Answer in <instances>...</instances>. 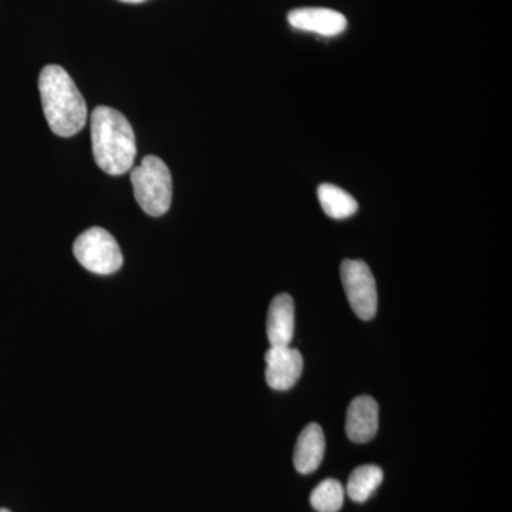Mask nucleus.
I'll return each mask as SVG.
<instances>
[{
  "instance_id": "nucleus-1",
  "label": "nucleus",
  "mask_w": 512,
  "mask_h": 512,
  "mask_svg": "<svg viewBox=\"0 0 512 512\" xmlns=\"http://www.w3.org/2000/svg\"><path fill=\"white\" fill-rule=\"evenodd\" d=\"M39 90L43 111L53 133L60 137H72L86 126V101L63 67L57 64L43 67Z\"/></svg>"
},
{
  "instance_id": "nucleus-2",
  "label": "nucleus",
  "mask_w": 512,
  "mask_h": 512,
  "mask_svg": "<svg viewBox=\"0 0 512 512\" xmlns=\"http://www.w3.org/2000/svg\"><path fill=\"white\" fill-rule=\"evenodd\" d=\"M93 156L110 175L126 174L137 156L136 134L120 111L99 106L92 114Z\"/></svg>"
},
{
  "instance_id": "nucleus-3",
  "label": "nucleus",
  "mask_w": 512,
  "mask_h": 512,
  "mask_svg": "<svg viewBox=\"0 0 512 512\" xmlns=\"http://www.w3.org/2000/svg\"><path fill=\"white\" fill-rule=\"evenodd\" d=\"M134 197L146 214L161 217L170 210L173 200V178L167 164L156 156L143 158L131 171Z\"/></svg>"
},
{
  "instance_id": "nucleus-4",
  "label": "nucleus",
  "mask_w": 512,
  "mask_h": 512,
  "mask_svg": "<svg viewBox=\"0 0 512 512\" xmlns=\"http://www.w3.org/2000/svg\"><path fill=\"white\" fill-rule=\"evenodd\" d=\"M74 256L83 268L97 275H111L123 265V254L109 231L93 227L77 237L73 245Z\"/></svg>"
},
{
  "instance_id": "nucleus-5",
  "label": "nucleus",
  "mask_w": 512,
  "mask_h": 512,
  "mask_svg": "<svg viewBox=\"0 0 512 512\" xmlns=\"http://www.w3.org/2000/svg\"><path fill=\"white\" fill-rule=\"evenodd\" d=\"M343 288L353 312L360 319L375 318L377 311V288L375 276L366 262L360 259H345L340 266Z\"/></svg>"
},
{
  "instance_id": "nucleus-6",
  "label": "nucleus",
  "mask_w": 512,
  "mask_h": 512,
  "mask_svg": "<svg viewBox=\"0 0 512 512\" xmlns=\"http://www.w3.org/2000/svg\"><path fill=\"white\" fill-rule=\"evenodd\" d=\"M266 383L279 392L292 389L303 370V357L291 346H271L265 355Z\"/></svg>"
},
{
  "instance_id": "nucleus-7",
  "label": "nucleus",
  "mask_w": 512,
  "mask_h": 512,
  "mask_svg": "<svg viewBox=\"0 0 512 512\" xmlns=\"http://www.w3.org/2000/svg\"><path fill=\"white\" fill-rule=\"evenodd\" d=\"M288 20L292 28L326 37L338 36L348 28V19L342 13L326 8L295 9Z\"/></svg>"
},
{
  "instance_id": "nucleus-8",
  "label": "nucleus",
  "mask_w": 512,
  "mask_h": 512,
  "mask_svg": "<svg viewBox=\"0 0 512 512\" xmlns=\"http://www.w3.org/2000/svg\"><path fill=\"white\" fill-rule=\"evenodd\" d=\"M379 430V406L370 396L356 397L346 414V434L353 443H369Z\"/></svg>"
},
{
  "instance_id": "nucleus-9",
  "label": "nucleus",
  "mask_w": 512,
  "mask_h": 512,
  "mask_svg": "<svg viewBox=\"0 0 512 512\" xmlns=\"http://www.w3.org/2000/svg\"><path fill=\"white\" fill-rule=\"evenodd\" d=\"M295 330V303L291 295L281 293L271 302L266 320V333H268L271 346H291Z\"/></svg>"
},
{
  "instance_id": "nucleus-10",
  "label": "nucleus",
  "mask_w": 512,
  "mask_h": 512,
  "mask_svg": "<svg viewBox=\"0 0 512 512\" xmlns=\"http://www.w3.org/2000/svg\"><path fill=\"white\" fill-rule=\"evenodd\" d=\"M325 433L319 424H308L299 434L296 441L293 464L296 471L301 474H312L318 470L325 457Z\"/></svg>"
},
{
  "instance_id": "nucleus-11",
  "label": "nucleus",
  "mask_w": 512,
  "mask_h": 512,
  "mask_svg": "<svg viewBox=\"0 0 512 512\" xmlns=\"http://www.w3.org/2000/svg\"><path fill=\"white\" fill-rule=\"evenodd\" d=\"M318 198L322 210L330 218L345 220L359 210V204L349 192L333 184H322L318 188Z\"/></svg>"
},
{
  "instance_id": "nucleus-12",
  "label": "nucleus",
  "mask_w": 512,
  "mask_h": 512,
  "mask_svg": "<svg viewBox=\"0 0 512 512\" xmlns=\"http://www.w3.org/2000/svg\"><path fill=\"white\" fill-rule=\"evenodd\" d=\"M383 483L382 468L377 466L357 467L349 478L348 495L355 503H366Z\"/></svg>"
},
{
  "instance_id": "nucleus-13",
  "label": "nucleus",
  "mask_w": 512,
  "mask_h": 512,
  "mask_svg": "<svg viewBox=\"0 0 512 512\" xmlns=\"http://www.w3.org/2000/svg\"><path fill=\"white\" fill-rule=\"evenodd\" d=\"M345 501V490L339 481L329 480L322 481L312 491L311 504L318 512H339Z\"/></svg>"
},
{
  "instance_id": "nucleus-14",
  "label": "nucleus",
  "mask_w": 512,
  "mask_h": 512,
  "mask_svg": "<svg viewBox=\"0 0 512 512\" xmlns=\"http://www.w3.org/2000/svg\"><path fill=\"white\" fill-rule=\"evenodd\" d=\"M120 2H124V3H143V2H146V0H120Z\"/></svg>"
},
{
  "instance_id": "nucleus-15",
  "label": "nucleus",
  "mask_w": 512,
  "mask_h": 512,
  "mask_svg": "<svg viewBox=\"0 0 512 512\" xmlns=\"http://www.w3.org/2000/svg\"><path fill=\"white\" fill-rule=\"evenodd\" d=\"M0 512H10V511L6 510V508H0Z\"/></svg>"
}]
</instances>
